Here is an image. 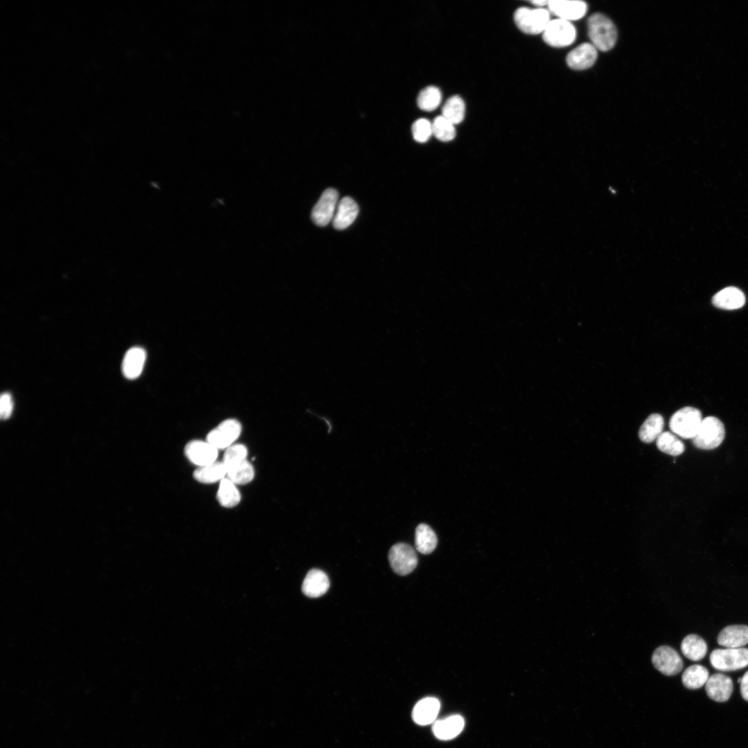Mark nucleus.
I'll list each match as a JSON object with an SVG mask.
<instances>
[{
  "instance_id": "1",
  "label": "nucleus",
  "mask_w": 748,
  "mask_h": 748,
  "mask_svg": "<svg viewBox=\"0 0 748 748\" xmlns=\"http://www.w3.org/2000/svg\"><path fill=\"white\" fill-rule=\"evenodd\" d=\"M588 35L591 44L601 51L613 48L617 40V30L613 21L602 13L591 15L587 21Z\"/></svg>"
},
{
  "instance_id": "2",
  "label": "nucleus",
  "mask_w": 748,
  "mask_h": 748,
  "mask_svg": "<svg viewBox=\"0 0 748 748\" xmlns=\"http://www.w3.org/2000/svg\"><path fill=\"white\" fill-rule=\"evenodd\" d=\"M702 420L701 411L693 407H684L673 414L669 427L676 436L693 438L696 435Z\"/></svg>"
},
{
  "instance_id": "3",
  "label": "nucleus",
  "mask_w": 748,
  "mask_h": 748,
  "mask_svg": "<svg viewBox=\"0 0 748 748\" xmlns=\"http://www.w3.org/2000/svg\"><path fill=\"white\" fill-rule=\"evenodd\" d=\"M551 20L549 10L544 8L521 7L514 13L516 26L526 34L543 33Z\"/></svg>"
},
{
  "instance_id": "4",
  "label": "nucleus",
  "mask_w": 748,
  "mask_h": 748,
  "mask_svg": "<svg viewBox=\"0 0 748 748\" xmlns=\"http://www.w3.org/2000/svg\"><path fill=\"white\" fill-rule=\"evenodd\" d=\"M725 436V429L722 421L714 416L702 419L699 429L692 438L694 445L702 449H713L718 447Z\"/></svg>"
},
{
  "instance_id": "5",
  "label": "nucleus",
  "mask_w": 748,
  "mask_h": 748,
  "mask_svg": "<svg viewBox=\"0 0 748 748\" xmlns=\"http://www.w3.org/2000/svg\"><path fill=\"white\" fill-rule=\"evenodd\" d=\"M712 666L721 671H733L748 666V648H726L713 650L709 657Z\"/></svg>"
},
{
  "instance_id": "6",
  "label": "nucleus",
  "mask_w": 748,
  "mask_h": 748,
  "mask_svg": "<svg viewBox=\"0 0 748 748\" xmlns=\"http://www.w3.org/2000/svg\"><path fill=\"white\" fill-rule=\"evenodd\" d=\"M542 37L551 46L566 47L575 41L576 30L571 22L557 18L550 21L542 33Z\"/></svg>"
},
{
  "instance_id": "7",
  "label": "nucleus",
  "mask_w": 748,
  "mask_h": 748,
  "mask_svg": "<svg viewBox=\"0 0 748 748\" xmlns=\"http://www.w3.org/2000/svg\"><path fill=\"white\" fill-rule=\"evenodd\" d=\"M241 431L242 425L238 420L226 419L208 432L206 440L217 449H226L234 444Z\"/></svg>"
},
{
  "instance_id": "8",
  "label": "nucleus",
  "mask_w": 748,
  "mask_h": 748,
  "mask_svg": "<svg viewBox=\"0 0 748 748\" xmlns=\"http://www.w3.org/2000/svg\"><path fill=\"white\" fill-rule=\"evenodd\" d=\"M389 560L393 570L401 576L412 572L418 564L414 549L406 543H398L391 546Z\"/></svg>"
},
{
  "instance_id": "9",
  "label": "nucleus",
  "mask_w": 748,
  "mask_h": 748,
  "mask_svg": "<svg viewBox=\"0 0 748 748\" xmlns=\"http://www.w3.org/2000/svg\"><path fill=\"white\" fill-rule=\"evenodd\" d=\"M339 194L332 188H327L314 206L311 217L317 226H324L333 220L338 205Z\"/></svg>"
},
{
  "instance_id": "10",
  "label": "nucleus",
  "mask_w": 748,
  "mask_h": 748,
  "mask_svg": "<svg viewBox=\"0 0 748 748\" xmlns=\"http://www.w3.org/2000/svg\"><path fill=\"white\" fill-rule=\"evenodd\" d=\"M652 662L659 671L667 676L678 674L683 668V661L673 648L667 645L658 647L653 652Z\"/></svg>"
},
{
  "instance_id": "11",
  "label": "nucleus",
  "mask_w": 748,
  "mask_h": 748,
  "mask_svg": "<svg viewBox=\"0 0 748 748\" xmlns=\"http://www.w3.org/2000/svg\"><path fill=\"white\" fill-rule=\"evenodd\" d=\"M184 454L193 464L202 467L216 461L218 449L207 440H193L186 445Z\"/></svg>"
},
{
  "instance_id": "12",
  "label": "nucleus",
  "mask_w": 748,
  "mask_h": 748,
  "mask_svg": "<svg viewBox=\"0 0 748 748\" xmlns=\"http://www.w3.org/2000/svg\"><path fill=\"white\" fill-rule=\"evenodd\" d=\"M548 8L549 12L557 16L558 19L571 22L578 20L585 15L587 5L585 2L579 0H551L549 1Z\"/></svg>"
},
{
  "instance_id": "13",
  "label": "nucleus",
  "mask_w": 748,
  "mask_h": 748,
  "mask_svg": "<svg viewBox=\"0 0 748 748\" xmlns=\"http://www.w3.org/2000/svg\"><path fill=\"white\" fill-rule=\"evenodd\" d=\"M597 55V48L591 43L585 42L571 51L566 61L569 67L573 70H585L595 63Z\"/></svg>"
},
{
  "instance_id": "14",
  "label": "nucleus",
  "mask_w": 748,
  "mask_h": 748,
  "mask_svg": "<svg viewBox=\"0 0 748 748\" xmlns=\"http://www.w3.org/2000/svg\"><path fill=\"white\" fill-rule=\"evenodd\" d=\"M705 690L711 699L718 702H724L727 701L732 694L733 681L724 674L715 673L709 677L705 684Z\"/></svg>"
},
{
  "instance_id": "15",
  "label": "nucleus",
  "mask_w": 748,
  "mask_h": 748,
  "mask_svg": "<svg viewBox=\"0 0 748 748\" xmlns=\"http://www.w3.org/2000/svg\"><path fill=\"white\" fill-rule=\"evenodd\" d=\"M718 643L727 648H740L748 643V626L731 625L723 628L717 638Z\"/></svg>"
},
{
  "instance_id": "16",
  "label": "nucleus",
  "mask_w": 748,
  "mask_h": 748,
  "mask_svg": "<svg viewBox=\"0 0 748 748\" xmlns=\"http://www.w3.org/2000/svg\"><path fill=\"white\" fill-rule=\"evenodd\" d=\"M328 576L321 570L313 569L308 571L302 584V591L308 597L317 598L328 589Z\"/></svg>"
},
{
  "instance_id": "17",
  "label": "nucleus",
  "mask_w": 748,
  "mask_h": 748,
  "mask_svg": "<svg viewBox=\"0 0 748 748\" xmlns=\"http://www.w3.org/2000/svg\"><path fill=\"white\" fill-rule=\"evenodd\" d=\"M358 213L359 208L354 199L350 197L342 198L332 220L334 227L338 230L346 229L355 221Z\"/></svg>"
},
{
  "instance_id": "18",
  "label": "nucleus",
  "mask_w": 748,
  "mask_h": 748,
  "mask_svg": "<svg viewBox=\"0 0 748 748\" xmlns=\"http://www.w3.org/2000/svg\"><path fill=\"white\" fill-rule=\"evenodd\" d=\"M712 303L723 310H736L745 303L744 293L736 287H727L717 292L712 298Z\"/></svg>"
},
{
  "instance_id": "19",
  "label": "nucleus",
  "mask_w": 748,
  "mask_h": 748,
  "mask_svg": "<svg viewBox=\"0 0 748 748\" xmlns=\"http://www.w3.org/2000/svg\"><path fill=\"white\" fill-rule=\"evenodd\" d=\"M146 359L145 350L141 347H133L125 353L122 369L123 375L130 380L138 377L143 368Z\"/></svg>"
},
{
  "instance_id": "20",
  "label": "nucleus",
  "mask_w": 748,
  "mask_h": 748,
  "mask_svg": "<svg viewBox=\"0 0 748 748\" xmlns=\"http://www.w3.org/2000/svg\"><path fill=\"white\" fill-rule=\"evenodd\" d=\"M440 709V702L435 697H425L420 700L414 706L412 718L420 725H426L434 722Z\"/></svg>"
},
{
  "instance_id": "21",
  "label": "nucleus",
  "mask_w": 748,
  "mask_h": 748,
  "mask_svg": "<svg viewBox=\"0 0 748 748\" xmlns=\"http://www.w3.org/2000/svg\"><path fill=\"white\" fill-rule=\"evenodd\" d=\"M464 724V720L461 715H451L436 721L433 726V732L438 739L450 740L461 732Z\"/></svg>"
},
{
  "instance_id": "22",
  "label": "nucleus",
  "mask_w": 748,
  "mask_h": 748,
  "mask_svg": "<svg viewBox=\"0 0 748 748\" xmlns=\"http://www.w3.org/2000/svg\"><path fill=\"white\" fill-rule=\"evenodd\" d=\"M226 467V477L235 485L249 483L254 478V468L247 458L231 463Z\"/></svg>"
},
{
  "instance_id": "23",
  "label": "nucleus",
  "mask_w": 748,
  "mask_h": 748,
  "mask_svg": "<svg viewBox=\"0 0 748 748\" xmlns=\"http://www.w3.org/2000/svg\"><path fill=\"white\" fill-rule=\"evenodd\" d=\"M226 477V467L222 461L198 467L193 472L194 479L202 483H213Z\"/></svg>"
},
{
  "instance_id": "24",
  "label": "nucleus",
  "mask_w": 748,
  "mask_h": 748,
  "mask_svg": "<svg viewBox=\"0 0 748 748\" xmlns=\"http://www.w3.org/2000/svg\"><path fill=\"white\" fill-rule=\"evenodd\" d=\"M682 654L692 661L702 659L707 652L705 641L697 634H689L684 637L681 643Z\"/></svg>"
},
{
  "instance_id": "25",
  "label": "nucleus",
  "mask_w": 748,
  "mask_h": 748,
  "mask_svg": "<svg viewBox=\"0 0 748 748\" xmlns=\"http://www.w3.org/2000/svg\"><path fill=\"white\" fill-rule=\"evenodd\" d=\"M664 420L659 413L650 414L641 425L639 430V437L641 441L650 443L656 440L663 432Z\"/></svg>"
},
{
  "instance_id": "26",
  "label": "nucleus",
  "mask_w": 748,
  "mask_h": 748,
  "mask_svg": "<svg viewBox=\"0 0 748 748\" xmlns=\"http://www.w3.org/2000/svg\"><path fill=\"white\" fill-rule=\"evenodd\" d=\"M217 499L222 506L230 508L240 503L241 495L236 485L225 477L220 481Z\"/></svg>"
},
{
  "instance_id": "27",
  "label": "nucleus",
  "mask_w": 748,
  "mask_h": 748,
  "mask_svg": "<svg viewBox=\"0 0 748 748\" xmlns=\"http://www.w3.org/2000/svg\"><path fill=\"white\" fill-rule=\"evenodd\" d=\"M416 549L422 554L431 553L437 545V537L434 531L427 524H419L415 533Z\"/></svg>"
},
{
  "instance_id": "28",
  "label": "nucleus",
  "mask_w": 748,
  "mask_h": 748,
  "mask_svg": "<svg viewBox=\"0 0 748 748\" xmlns=\"http://www.w3.org/2000/svg\"><path fill=\"white\" fill-rule=\"evenodd\" d=\"M709 677V671L705 667L700 664H694L684 671L682 680L686 688L695 690L702 687Z\"/></svg>"
},
{
  "instance_id": "29",
  "label": "nucleus",
  "mask_w": 748,
  "mask_h": 748,
  "mask_svg": "<svg viewBox=\"0 0 748 748\" xmlns=\"http://www.w3.org/2000/svg\"><path fill=\"white\" fill-rule=\"evenodd\" d=\"M465 105L463 100L458 95L452 96L445 103L442 108V116L454 125L461 123L465 116Z\"/></svg>"
},
{
  "instance_id": "30",
  "label": "nucleus",
  "mask_w": 748,
  "mask_h": 748,
  "mask_svg": "<svg viewBox=\"0 0 748 748\" xmlns=\"http://www.w3.org/2000/svg\"><path fill=\"white\" fill-rule=\"evenodd\" d=\"M656 445L661 452L671 456L680 455L685 449L683 442L670 431H663L657 438Z\"/></svg>"
},
{
  "instance_id": "31",
  "label": "nucleus",
  "mask_w": 748,
  "mask_h": 748,
  "mask_svg": "<svg viewBox=\"0 0 748 748\" xmlns=\"http://www.w3.org/2000/svg\"><path fill=\"white\" fill-rule=\"evenodd\" d=\"M441 98L440 89L434 86H429L422 89L418 93L417 104L420 109L430 112L438 107Z\"/></svg>"
},
{
  "instance_id": "32",
  "label": "nucleus",
  "mask_w": 748,
  "mask_h": 748,
  "mask_svg": "<svg viewBox=\"0 0 748 748\" xmlns=\"http://www.w3.org/2000/svg\"><path fill=\"white\" fill-rule=\"evenodd\" d=\"M431 123L433 135L437 139L448 142L454 139L456 136L454 125L442 115L435 118Z\"/></svg>"
},
{
  "instance_id": "33",
  "label": "nucleus",
  "mask_w": 748,
  "mask_h": 748,
  "mask_svg": "<svg viewBox=\"0 0 748 748\" xmlns=\"http://www.w3.org/2000/svg\"><path fill=\"white\" fill-rule=\"evenodd\" d=\"M411 132L415 141L425 143L433 134L432 123L425 118H419L413 123Z\"/></svg>"
},
{
  "instance_id": "34",
  "label": "nucleus",
  "mask_w": 748,
  "mask_h": 748,
  "mask_svg": "<svg viewBox=\"0 0 748 748\" xmlns=\"http://www.w3.org/2000/svg\"><path fill=\"white\" fill-rule=\"evenodd\" d=\"M248 454L247 447L241 443H234L225 449L222 462L225 466L245 459Z\"/></svg>"
},
{
  "instance_id": "35",
  "label": "nucleus",
  "mask_w": 748,
  "mask_h": 748,
  "mask_svg": "<svg viewBox=\"0 0 748 748\" xmlns=\"http://www.w3.org/2000/svg\"><path fill=\"white\" fill-rule=\"evenodd\" d=\"M13 402L12 396L8 393H3L0 399V415L1 419H8L12 411Z\"/></svg>"
},
{
  "instance_id": "36",
  "label": "nucleus",
  "mask_w": 748,
  "mask_h": 748,
  "mask_svg": "<svg viewBox=\"0 0 748 748\" xmlns=\"http://www.w3.org/2000/svg\"><path fill=\"white\" fill-rule=\"evenodd\" d=\"M740 693L742 698L748 702V670L741 677Z\"/></svg>"
},
{
  "instance_id": "37",
  "label": "nucleus",
  "mask_w": 748,
  "mask_h": 748,
  "mask_svg": "<svg viewBox=\"0 0 748 748\" xmlns=\"http://www.w3.org/2000/svg\"><path fill=\"white\" fill-rule=\"evenodd\" d=\"M549 1H547V0H535V1H532L531 2L534 6H537V8H543L545 6H548Z\"/></svg>"
}]
</instances>
